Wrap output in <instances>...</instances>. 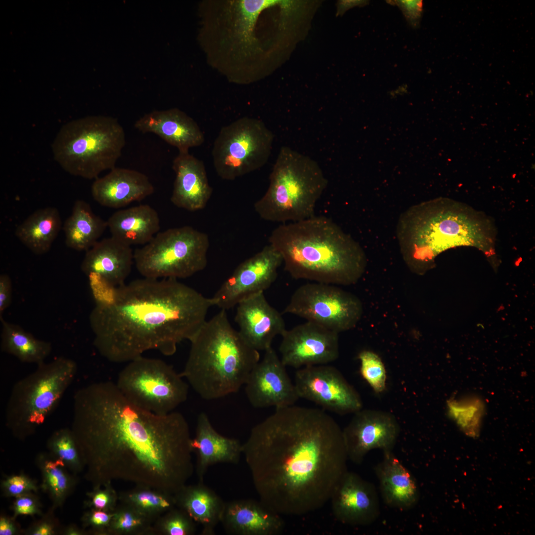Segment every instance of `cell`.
Masks as SVG:
<instances>
[{
  "instance_id": "31",
  "label": "cell",
  "mask_w": 535,
  "mask_h": 535,
  "mask_svg": "<svg viewBox=\"0 0 535 535\" xmlns=\"http://www.w3.org/2000/svg\"><path fill=\"white\" fill-rule=\"evenodd\" d=\"M107 228V221L96 215L88 203L78 200L63 224L65 243L71 249L86 252Z\"/></svg>"
},
{
  "instance_id": "18",
  "label": "cell",
  "mask_w": 535,
  "mask_h": 535,
  "mask_svg": "<svg viewBox=\"0 0 535 535\" xmlns=\"http://www.w3.org/2000/svg\"><path fill=\"white\" fill-rule=\"evenodd\" d=\"M244 385L249 403L256 408L288 407L299 399L286 366L272 347L265 351L263 358L253 368Z\"/></svg>"
},
{
  "instance_id": "11",
  "label": "cell",
  "mask_w": 535,
  "mask_h": 535,
  "mask_svg": "<svg viewBox=\"0 0 535 535\" xmlns=\"http://www.w3.org/2000/svg\"><path fill=\"white\" fill-rule=\"evenodd\" d=\"M115 384L131 403L159 415L173 412L188 394V384L171 366L142 356L128 362Z\"/></svg>"
},
{
  "instance_id": "3",
  "label": "cell",
  "mask_w": 535,
  "mask_h": 535,
  "mask_svg": "<svg viewBox=\"0 0 535 535\" xmlns=\"http://www.w3.org/2000/svg\"><path fill=\"white\" fill-rule=\"evenodd\" d=\"M213 306L212 298L177 279H136L117 287L113 304L92 310L94 344L116 363L129 362L152 349L172 355L178 343L190 341L198 331Z\"/></svg>"
},
{
  "instance_id": "16",
  "label": "cell",
  "mask_w": 535,
  "mask_h": 535,
  "mask_svg": "<svg viewBox=\"0 0 535 535\" xmlns=\"http://www.w3.org/2000/svg\"><path fill=\"white\" fill-rule=\"evenodd\" d=\"M279 351L286 367L296 369L328 364L339 357L338 333L307 321L281 335Z\"/></svg>"
},
{
  "instance_id": "50",
  "label": "cell",
  "mask_w": 535,
  "mask_h": 535,
  "mask_svg": "<svg viewBox=\"0 0 535 535\" xmlns=\"http://www.w3.org/2000/svg\"><path fill=\"white\" fill-rule=\"evenodd\" d=\"M88 534V531H86L85 529H81L74 524H70L64 528H61L59 534V535H85Z\"/></svg>"
},
{
  "instance_id": "24",
  "label": "cell",
  "mask_w": 535,
  "mask_h": 535,
  "mask_svg": "<svg viewBox=\"0 0 535 535\" xmlns=\"http://www.w3.org/2000/svg\"><path fill=\"white\" fill-rule=\"evenodd\" d=\"M175 178L170 198L176 207L190 212L203 210L212 193L203 162L190 154L179 152L172 162Z\"/></svg>"
},
{
  "instance_id": "49",
  "label": "cell",
  "mask_w": 535,
  "mask_h": 535,
  "mask_svg": "<svg viewBox=\"0 0 535 535\" xmlns=\"http://www.w3.org/2000/svg\"><path fill=\"white\" fill-rule=\"evenodd\" d=\"M369 0H339L337 4V15H342L349 9L356 6H363L369 4Z\"/></svg>"
},
{
  "instance_id": "45",
  "label": "cell",
  "mask_w": 535,
  "mask_h": 535,
  "mask_svg": "<svg viewBox=\"0 0 535 535\" xmlns=\"http://www.w3.org/2000/svg\"><path fill=\"white\" fill-rule=\"evenodd\" d=\"M36 492H30L15 497L11 506L13 517L19 516H41L42 504Z\"/></svg>"
},
{
  "instance_id": "17",
  "label": "cell",
  "mask_w": 535,
  "mask_h": 535,
  "mask_svg": "<svg viewBox=\"0 0 535 535\" xmlns=\"http://www.w3.org/2000/svg\"><path fill=\"white\" fill-rule=\"evenodd\" d=\"M342 429L348 459L361 464L367 454L374 449L392 451L400 433V426L391 413L374 409H363L354 413Z\"/></svg>"
},
{
  "instance_id": "25",
  "label": "cell",
  "mask_w": 535,
  "mask_h": 535,
  "mask_svg": "<svg viewBox=\"0 0 535 535\" xmlns=\"http://www.w3.org/2000/svg\"><path fill=\"white\" fill-rule=\"evenodd\" d=\"M192 452L196 455V471L199 482L211 466L218 463L237 464L242 454V444L236 438L223 436L216 431L205 413L197 418L195 435L192 438Z\"/></svg>"
},
{
  "instance_id": "8",
  "label": "cell",
  "mask_w": 535,
  "mask_h": 535,
  "mask_svg": "<svg viewBox=\"0 0 535 535\" xmlns=\"http://www.w3.org/2000/svg\"><path fill=\"white\" fill-rule=\"evenodd\" d=\"M122 125L112 117L88 116L62 126L52 144L54 160L65 171L93 179L115 167L126 143Z\"/></svg>"
},
{
  "instance_id": "10",
  "label": "cell",
  "mask_w": 535,
  "mask_h": 535,
  "mask_svg": "<svg viewBox=\"0 0 535 535\" xmlns=\"http://www.w3.org/2000/svg\"><path fill=\"white\" fill-rule=\"evenodd\" d=\"M210 240L208 235L190 226L158 233L134 252L138 272L149 278H185L205 268Z\"/></svg>"
},
{
  "instance_id": "14",
  "label": "cell",
  "mask_w": 535,
  "mask_h": 535,
  "mask_svg": "<svg viewBox=\"0 0 535 535\" xmlns=\"http://www.w3.org/2000/svg\"><path fill=\"white\" fill-rule=\"evenodd\" d=\"M294 384L299 398L314 402L324 411L346 415L363 408L357 391L338 369L328 364L299 369Z\"/></svg>"
},
{
  "instance_id": "32",
  "label": "cell",
  "mask_w": 535,
  "mask_h": 535,
  "mask_svg": "<svg viewBox=\"0 0 535 535\" xmlns=\"http://www.w3.org/2000/svg\"><path fill=\"white\" fill-rule=\"evenodd\" d=\"M35 462L41 474V488L48 494L53 508L62 507L77 485V475L70 474L63 462L49 452L38 454Z\"/></svg>"
},
{
  "instance_id": "15",
  "label": "cell",
  "mask_w": 535,
  "mask_h": 535,
  "mask_svg": "<svg viewBox=\"0 0 535 535\" xmlns=\"http://www.w3.org/2000/svg\"><path fill=\"white\" fill-rule=\"evenodd\" d=\"M283 264L280 253L270 244L241 263L212 297L214 305L227 310L263 293L275 281Z\"/></svg>"
},
{
  "instance_id": "40",
  "label": "cell",
  "mask_w": 535,
  "mask_h": 535,
  "mask_svg": "<svg viewBox=\"0 0 535 535\" xmlns=\"http://www.w3.org/2000/svg\"><path fill=\"white\" fill-rule=\"evenodd\" d=\"M86 495L87 499L83 504L85 508L113 512L119 503L118 493L112 487L111 483L93 487Z\"/></svg>"
},
{
  "instance_id": "39",
  "label": "cell",
  "mask_w": 535,
  "mask_h": 535,
  "mask_svg": "<svg viewBox=\"0 0 535 535\" xmlns=\"http://www.w3.org/2000/svg\"><path fill=\"white\" fill-rule=\"evenodd\" d=\"M358 359L363 378L375 393H382L386 388V372L381 358L375 353L364 350L359 353Z\"/></svg>"
},
{
  "instance_id": "36",
  "label": "cell",
  "mask_w": 535,
  "mask_h": 535,
  "mask_svg": "<svg viewBox=\"0 0 535 535\" xmlns=\"http://www.w3.org/2000/svg\"><path fill=\"white\" fill-rule=\"evenodd\" d=\"M49 452L62 461L68 469L77 475L82 472L84 464L71 428H61L54 431L47 442Z\"/></svg>"
},
{
  "instance_id": "33",
  "label": "cell",
  "mask_w": 535,
  "mask_h": 535,
  "mask_svg": "<svg viewBox=\"0 0 535 535\" xmlns=\"http://www.w3.org/2000/svg\"><path fill=\"white\" fill-rule=\"evenodd\" d=\"M2 323L1 350L21 362L37 365L45 362L52 351V345L36 338L20 326L0 320Z\"/></svg>"
},
{
  "instance_id": "23",
  "label": "cell",
  "mask_w": 535,
  "mask_h": 535,
  "mask_svg": "<svg viewBox=\"0 0 535 535\" xmlns=\"http://www.w3.org/2000/svg\"><path fill=\"white\" fill-rule=\"evenodd\" d=\"M154 187L149 178L138 171L116 167L92 185L94 199L101 205L111 208L124 207L152 195Z\"/></svg>"
},
{
  "instance_id": "38",
  "label": "cell",
  "mask_w": 535,
  "mask_h": 535,
  "mask_svg": "<svg viewBox=\"0 0 535 535\" xmlns=\"http://www.w3.org/2000/svg\"><path fill=\"white\" fill-rule=\"evenodd\" d=\"M196 524L186 512L175 507L154 522V535H193L196 531Z\"/></svg>"
},
{
  "instance_id": "7",
  "label": "cell",
  "mask_w": 535,
  "mask_h": 535,
  "mask_svg": "<svg viewBox=\"0 0 535 535\" xmlns=\"http://www.w3.org/2000/svg\"><path fill=\"white\" fill-rule=\"evenodd\" d=\"M269 179L268 188L254 209L262 219L282 223L314 216L328 184L316 161L286 146L280 149Z\"/></svg>"
},
{
  "instance_id": "48",
  "label": "cell",
  "mask_w": 535,
  "mask_h": 535,
  "mask_svg": "<svg viewBox=\"0 0 535 535\" xmlns=\"http://www.w3.org/2000/svg\"><path fill=\"white\" fill-rule=\"evenodd\" d=\"M13 516L1 515L0 517V535H18L23 534V530Z\"/></svg>"
},
{
  "instance_id": "34",
  "label": "cell",
  "mask_w": 535,
  "mask_h": 535,
  "mask_svg": "<svg viewBox=\"0 0 535 535\" xmlns=\"http://www.w3.org/2000/svg\"><path fill=\"white\" fill-rule=\"evenodd\" d=\"M119 502L134 507L154 522L176 507L174 495L144 485L118 493Z\"/></svg>"
},
{
  "instance_id": "21",
  "label": "cell",
  "mask_w": 535,
  "mask_h": 535,
  "mask_svg": "<svg viewBox=\"0 0 535 535\" xmlns=\"http://www.w3.org/2000/svg\"><path fill=\"white\" fill-rule=\"evenodd\" d=\"M134 127L142 133H152L179 152H189L191 148L201 146L204 135L197 122L177 108L155 110L136 120Z\"/></svg>"
},
{
  "instance_id": "41",
  "label": "cell",
  "mask_w": 535,
  "mask_h": 535,
  "mask_svg": "<svg viewBox=\"0 0 535 535\" xmlns=\"http://www.w3.org/2000/svg\"><path fill=\"white\" fill-rule=\"evenodd\" d=\"M96 306L107 307L115 301L117 287L101 274L91 272L87 275Z\"/></svg>"
},
{
  "instance_id": "37",
  "label": "cell",
  "mask_w": 535,
  "mask_h": 535,
  "mask_svg": "<svg viewBox=\"0 0 535 535\" xmlns=\"http://www.w3.org/2000/svg\"><path fill=\"white\" fill-rule=\"evenodd\" d=\"M448 414L467 433L476 435L484 413L482 401L474 396L447 401Z\"/></svg>"
},
{
  "instance_id": "2",
  "label": "cell",
  "mask_w": 535,
  "mask_h": 535,
  "mask_svg": "<svg viewBox=\"0 0 535 535\" xmlns=\"http://www.w3.org/2000/svg\"><path fill=\"white\" fill-rule=\"evenodd\" d=\"M242 455L260 501L281 515L321 508L348 471L342 429L319 408L276 409L252 428Z\"/></svg>"
},
{
  "instance_id": "44",
  "label": "cell",
  "mask_w": 535,
  "mask_h": 535,
  "mask_svg": "<svg viewBox=\"0 0 535 535\" xmlns=\"http://www.w3.org/2000/svg\"><path fill=\"white\" fill-rule=\"evenodd\" d=\"M55 509L51 506L43 513L37 521L23 530L25 535H59L61 529L59 521L54 515Z\"/></svg>"
},
{
  "instance_id": "46",
  "label": "cell",
  "mask_w": 535,
  "mask_h": 535,
  "mask_svg": "<svg viewBox=\"0 0 535 535\" xmlns=\"http://www.w3.org/2000/svg\"><path fill=\"white\" fill-rule=\"evenodd\" d=\"M393 1L401 9L409 25L413 28H417L419 26L423 12L422 0H399Z\"/></svg>"
},
{
  "instance_id": "28",
  "label": "cell",
  "mask_w": 535,
  "mask_h": 535,
  "mask_svg": "<svg viewBox=\"0 0 535 535\" xmlns=\"http://www.w3.org/2000/svg\"><path fill=\"white\" fill-rule=\"evenodd\" d=\"M107 222L111 237L130 246L147 244L160 229L157 212L145 204L118 210Z\"/></svg>"
},
{
  "instance_id": "47",
  "label": "cell",
  "mask_w": 535,
  "mask_h": 535,
  "mask_svg": "<svg viewBox=\"0 0 535 535\" xmlns=\"http://www.w3.org/2000/svg\"><path fill=\"white\" fill-rule=\"evenodd\" d=\"M12 295V283L10 277L6 274L0 275V319L1 320L3 311L9 306Z\"/></svg>"
},
{
  "instance_id": "27",
  "label": "cell",
  "mask_w": 535,
  "mask_h": 535,
  "mask_svg": "<svg viewBox=\"0 0 535 535\" xmlns=\"http://www.w3.org/2000/svg\"><path fill=\"white\" fill-rule=\"evenodd\" d=\"M374 470L381 495L386 505L407 509L417 503L419 491L416 482L392 451L383 452V458Z\"/></svg>"
},
{
  "instance_id": "43",
  "label": "cell",
  "mask_w": 535,
  "mask_h": 535,
  "mask_svg": "<svg viewBox=\"0 0 535 535\" xmlns=\"http://www.w3.org/2000/svg\"><path fill=\"white\" fill-rule=\"evenodd\" d=\"M113 512L89 508L81 517L83 528L89 529L88 534L108 535V529L113 516Z\"/></svg>"
},
{
  "instance_id": "12",
  "label": "cell",
  "mask_w": 535,
  "mask_h": 535,
  "mask_svg": "<svg viewBox=\"0 0 535 535\" xmlns=\"http://www.w3.org/2000/svg\"><path fill=\"white\" fill-rule=\"evenodd\" d=\"M274 136L260 119L243 117L220 130L212 149L214 166L226 180L260 169L271 154Z\"/></svg>"
},
{
  "instance_id": "1",
  "label": "cell",
  "mask_w": 535,
  "mask_h": 535,
  "mask_svg": "<svg viewBox=\"0 0 535 535\" xmlns=\"http://www.w3.org/2000/svg\"><path fill=\"white\" fill-rule=\"evenodd\" d=\"M71 429L84 478L93 487L120 480L174 495L193 475L185 417L140 408L112 381L93 383L75 393Z\"/></svg>"
},
{
  "instance_id": "4",
  "label": "cell",
  "mask_w": 535,
  "mask_h": 535,
  "mask_svg": "<svg viewBox=\"0 0 535 535\" xmlns=\"http://www.w3.org/2000/svg\"><path fill=\"white\" fill-rule=\"evenodd\" d=\"M268 242L281 255L285 270L296 279L351 285L362 277L367 265L360 244L324 216L281 223Z\"/></svg>"
},
{
  "instance_id": "9",
  "label": "cell",
  "mask_w": 535,
  "mask_h": 535,
  "mask_svg": "<svg viewBox=\"0 0 535 535\" xmlns=\"http://www.w3.org/2000/svg\"><path fill=\"white\" fill-rule=\"evenodd\" d=\"M37 366L15 383L6 406L5 425L20 440L33 435L45 422L77 371L76 363L63 357Z\"/></svg>"
},
{
  "instance_id": "29",
  "label": "cell",
  "mask_w": 535,
  "mask_h": 535,
  "mask_svg": "<svg viewBox=\"0 0 535 535\" xmlns=\"http://www.w3.org/2000/svg\"><path fill=\"white\" fill-rule=\"evenodd\" d=\"M176 507L202 526V535H214L221 522L225 502L203 482L184 485L174 494Z\"/></svg>"
},
{
  "instance_id": "26",
  "label": "cell",
  "mask_w": 535,
  "mask_h": 535,
  "mask_svg": "<svg viewBox=\"0 0 535 535\" xmlns=\"http://www.w3.org/2000/svg\"><path fill=\"white\" fill-rule=\"evenodd\" d=\"M134 262L131 246L111 236L97 241L86 251L81 269L87 275L99 273L118 287L125 283Z\"/></svg>"
},
{
  "instance_id": "30",
  "label": "cell",
  "mask_w": 535,
  "mask_h": 535,
  "mask_svg": "<svg viewBox=\"0 0 535 535\" xmlns=\"http://www.w3.org/2000/svg\"><path fill=\"white\" fill-rule=\"evenodd\" d=\"M58 210L46 207L36 210L27 217L16 230L17 238L32 252L42 255L48 252L61 227Z\"/></svg>"
},
{
  "instance_id": "20",
  "label": "cell",
  "mask_w": 535,
  "mask_h": 535,
  "mask_svg": "<svg viewBox=\"0 0 535 535\" xmlns=\"http://www.w3.org/2000/svg\"><path fill=\"white\" fill-rule=\"evenodd\" d=\"M235 319L241 337L258 351L270 348L273 339L286 329L282 315L269 304L264 292L239 303Z\"/></svg>"
},
{
  "instance_id": "35",
  "label": "cell",
  "mask_w": 535,
  "mask_h": 535,
  "mask_svg": "<svg viewBox=\"0 0 535 535\" xmlns=\"http://www.w3.org/2000/svg\"><path fill=\"white\" fill-rule=\"evenodd\" d=\"M113 512L108 535H154V521L131 505L119 502Z\"/></svg>"
},
{
  "instance_id": "42",
  "label": "cell",
  "mask_w": 535,
  "mask_h": 535,
  "mask_svg": "<svg viewBox=\"0 0 535 535\" xmlns=\"http://www.w3.org/2000/svg\"><path fill=\"white\" fill-rule=\"evenodd\" d=\"M0 488L3 496L15 498L30 492L37 493L40 486L35 480L21 473L5 477L1 482Z\"/></svg>"
},
{
  "instance_id": "22",
  "label": "cell",
  "mask_w": 535,
  "mask_h": 535,
  "mask_svg": "<svg viewBox=\"0 0 535 535\" xmlns=\"http://www.w3.org/2000/svg\"><path fill=\"white\" fill-rule=\"evenodd\" d=\"M220 523L226 533L234 535H278L285 527L281 515L251 499L225 502Z\"/></svg>"
},
{
  "instance_id": "5",
  "label": "cell",
  "mask_w": 535,
  "mask_h": 535,
  "mask_svg": "<svg viewBox=\"0 0 535 535\" xmlns=\"http://www.w3.org/2000/svg\"><path fill=\"white\" fill-rule=\"evenodd\" d=\"M477 214L445 199L413 206L403 213L397 234L404 261L422 274L443 251L459 245L480 248L491 242L489 225Z\"/></svg>"
},
{
  "instance_id": "13",
  "label": "cell",
  "mask_w": 535,
  "mask_h": 535,
  "mask_svg": "<svg viewBox=\"0 0 535 535\" xmlns=\"http://www.w3.org/2000/svg\"><path fill=\"white\" fill-rule=\"evenodd\" d=\"M283 313L339 334L357 325L363 306L356 295L337 285L313 282L301 285L294 292Z\"/></svg>"
},
{
  "instance_id": "19",
  "label": "cell",
  "mask_w": 535,
  "mask_h": 535,
  "mask_svg": "<svg viewBox=\"0 0 535 535\" xmlns=\"http://www.w3.org/2000/svg\"><path fill=\"white\" fill-rule=\"evenodd\" d=\"M330 501L333 516L344 524L368 525L380 514L379 498L375 486L352 472L347 471L344 474Z\"/></svg>"
},
{
  "instance_id": "6",
  "label": "cell",
  "mask_w": 535,
  "mask_h": 535,
  "mask_svg": "<svg viewBox=\"0 0 535 535\" xmlns=\"http://www.w3.org/2000/svg\"><path fill=\"white\" fill-rule=\"evenodd\" d=\"M190 341L189 356L180 374L205 400L238 392L260 361L259 351L232 326L224 310L207 320Z\"/></svg>"
}]
</instances>
